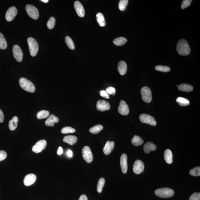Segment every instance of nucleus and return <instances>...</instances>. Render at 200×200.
Segmentation results:
<instances>
[{
	"label": "nucleus",
	"instance_id": "1",
	"mask_svg": "<svg viewBox=\"0 0 200 200\" xmlns=\"http://www.w3.org/2000/svg\"><path fill=\"white\" fill-rule=\"evenodd\" d=\"M178 53L182 56H187L191 52V49L187 41L182 39L178 42L176 47Z\"/></svg>",
	"mask_w": 200,
	"mask_h": 200
},
{
	"label": "nucleus",
	"instance_id": "2",
	"mask_svg": "<svg viewBox=\"0 0 200 200\" xmlns=\"http://www.w3.org/2000/svg\"><path fill=\"white\" fill-rule=\"evenodd\" d=\"M21 87L25 91L33 93L35 91V87L32 82L24 78H21L19 80Z\"/></svg>",
	"mask_w": 200,
	"mask_h": 200
},
{
	"label": "nucleus",
	"instance_id": "3",
	"mask_svg": "<svg viewBox=\"0 0 200 200\" xmlns=\"http://www.w3.org/2000/svg\"><path fill=\"white\" fill-rule=\"evenodd\" d=\"M155 194L158 197L163 198H167L173 197L174 191L173 189L168 188H160L155 190Z\"/></svg>",
	"mask_w": 200,
	"mask_h": 200
},
{
	"label": "nucleus",
	"instance_id": "4",
	"mask_svg": "<svg viewBox=\"0 0 200 200\" xmlns=\"http://www.w3.org/2000/svg\"><path fill=\"white\" fill-rule=\"evenodd\" d=\"M27 41L31 55L33 57L36 56L39 50L38 42L35 39L31 37L27 39Z\"/></svg>",
	"mask_w": 200,
	"mask_h": 200
},
{
	"label": "nucleus",
	"instance_id": "5",
	"mask_svg": "<svg viewBox=\"0 0 200 200\" xmlns=\"http://www.w3.org/2000/svg\"><path fill=\"white\" fill-rule=\"evenodd\" d=\"M140 93L143 101L146 103H150L152 100L151 91L150 88L145 87L141 89Z\"/></svg>",
	"mask_w": 200,
	"mask_h": 200
},
{
	"label": "nucleus",
	"instance_id": "6",
	"mask_svg": "<svg viewBox=\"0 0 200 200\" xmlns=\"http://www.w3.org/2000/svg\"><path fill=\"white\" fill-rule=\"evenodd\" d=\"M25 9L27 14L31 18L36 20L39 18V12L36 7L32 5L28 4L26 5Z\"/></svg>",
	"mask_w": 200,
	"mask_h": 200
},
{
	"label": "nucleus",
	"instance_id": "7",
	"mask_svg": "<svg viewBox=\"0 0 200 200\" xmlns=\"http://www.w3.org/2000/svg\"><path fill=\"white\" fill-rule=\"evenodd\" d=\"M139 119L143 123L150 124L152 126H156V122L154 117L146 114H142L140 116Z\"/></svg>",
	"mask_w": 200,
	"mask_h": 200
},
{
	"label": "nucleus",
	"instance_id": "8",
	"mask_svg": "<svg viewBox=\"0 0 200 200\" xmlns=\"http://www.w3.org/2000/svg\"><path fill=\"white\" fill-rule=\"evenodd\" d=\"M82 155L86 162L90 163L93 161V155L91 149L88 146L83 147L82 150Z\"/></svg>",
	"mask_w": 200,
	"mask_h": 200
},
{
	"label": "nucleus",
	"instance_id": "9",
	"mask_svg": "<svg viewBox=\"0 0 200 200\" xmlns=\"http://www.w3.org/2000/svg\"><path fill=\"white\" fill-rule=\"evenodd\" d=\"M47 145L45 140H41L36 143L32 148V150L35 153H39L46 148Z\"/></svg>",
	"mask_w": 200,
	"mask_h": 200
},
{
	"label": "nucleus",
	"instance_id": "10",
	"mask_svg": "<svg viewBox=\"0 0 200 200\" xmlns=\"http://www.w3.org/2000/svg\"><path fill=\"white\" fill-rule=\"evenodd\" d=\"M13 54L14 57L17 62H21L23 59V54L20 47L15 45L13 47Z\"/></svg>",
	"mask_w": 200,
	"mask_h": 200
},
{
	"label": "nucleus",
	"instance_id": "11",
	"mask_svg": "<svg viewBox=\"0 0 200 200\" xmlns=\"http://www.w3.org/2000/svg\"><path fill=\"white\" fill-rule=\"evenodd\" d=\"M17 11L15 7H9L6 13L5 18L7 21H11L13 20L17 14Z\"/></svg>",
	"mask_w": 200,
	"mask_h": 200
},
{
	"label": "nucleus",
	"instance_id": "12",
	"mask_svg": "<svg viewBox=\"0 0 200 200\" xmlns=\"http://www.w3.org/2000/svg\"><path fill=\"white\" fill-rule=\"evenodd\" d=\"M97 108L98 111L102 112L108 111L110 108V105L105 100H99L97 102Z\"/></svg>",
	"mask_w": 200,
	"mask_h": 200
},
{
	"label": "nucleus",
	"instance_id": "13",
	"mask_svg": "<svg viewBox=\"0 0 200 200\" xmlns=\"http://www.w3.org/2000/svg\"><path fill=\"white\" fill-rule=\"evenodd\" d=\"M145 168L144 164L142 161L137 160L135 161L133 165V171L135 174H140L144 171Z\"/></svg>",
	"mask_w": 200,
	"mask_h": 200
},
{
	"label": "nucleus",
	"instance_id": "14",
	"mask_svg": "<svg viewBox=\"0 0 200 200\" xmlns=\"http://www.w3.org/2000/svg\"><path fill=\"white\" fill-rule=\"evenodd\" d=\"M118 111L120 114L122 115H127L129 112L128 106L125 102L123 100L121 101L118 108Z\"/></svg>",
	"mask_w": 200,
	"mask_h": 200
},
{
	"label": "nucleus",
	"instance_id": "15",
	"mask_svg": "<svg viewBox=\"0 0 200 200\" xmlns=\"http://www.w3.org/2000/svg\"><path fill=\"white\" fill-rule=\"evenodd\" d=\"M74 7L76 13L80 17H83L85 14V9L80 2L76 1L74 3Z\"/></svg>",
	"mask_w": 200,
	"mask_h": 200
},
{
	"label": "nucleus",
	"instance_id": "16",
	"mask_svg": "<svg viewBox=\"0 0 200 200\" xmlns=\"http://www.w3.org/2000/svg\"><path fill=\"white\" fill-rule=\"evenodd\" d=\"M36 180V176L34 174H27L24 178L23 182L26 186H31L35 183Z\"/></svg>",
	"mask_w": 200,
	"mask_h": 200
},
{
	"label": "nucleus",
	"instance_id": "17",
	"mask_svg": "<svg viewBox=\"0 0 200 200\" xmlns=\"http://www.w3.org/2000/svg\"><path fill=\"white\" fill-rule=\"evenodd\" d=\"M127 159V156L126 154H123L121 155L120 159V164L121 170L123 174H126L127 172L128 168Z\"/></svg>",
	"mask_w": 200,
	"mask_h": 200
},
{
	"label": "nucleus",
	"instance_id": "18",
	"mask_svg": "<svg viewBox=\"0 0 200 200\" xmlns=\"http://www.w3.org/2000/svg\"><path fill=\"white\" fill-rule=\"evenodd\" d=\"M115 143L113 141H108L103 149V152L106 155H108L114 148Z\"/></svg>",
	"mask_w": 200,
	"mask_h": 200
},
{
	"label": "nucleus",
	"instance_id": "19",
	"mask_svg": "<svg viewBox=\"0 0 200 200\" xmlns=\"http://www.w3.org/2000/svg\"><path fill=\"white\" fill-rule=\"evenodd\" d=\"M59 121V119L57 117L54 115H51L49 116L48 118L45 122V124L47 126L53 127L54 126V123H57Z\"/></svg>",
	"mask_w": 200,
	"mask_h": 200
},
{
	"label": "nucleus",
	"instance_id": "20",
	"mask_svg": "<svg viewBox=\"0 0 200 200\" xmlns=\"http://www.w3.org/2000/svg\"><path fill=\"white\" fill-rule=\"evenodd\" d=\"M117 69L121 75H124L126 73L127 65L126 63L124 61H121L117 66Z\"/></svg>",
	"mask_w": 200,
	"mask_h": 200
},
{
	"label": "nucleus",
	"instance_id": "21",
	"mask_svg": "<svg viewBox=\"0 0 200 200\" xmlns=\"http://www.w3.org/2000/svg\"><path fill=\"white\" fill-rule=\"evenodd\" d=\"M157 147L155 145L151 142H148L144 145V150L146 154L150 153L151 151L155 150Z\"/></svg>",
	"mask_w": 200,
	"mask_h": 200
},
{
	"label": "nucleus",
	"instance_id": "22",
	"mask_svg": "<svg viewBox=\"0 0 200 200\" xmlns=\"http://www.w3.org/2000/svg\"><path fill=\"white\" fill-rule=\"evenodd\" d=\"M77 138L73 135L66 136L63 139L64 142L68 143V144L73 145L76 144L77 141Z\"/></svg>",
	"mask_w": 200,
	"mask_h": 200
},
{
	"label": "nucleus",
	"instance_id": "23",
	"mask_svg": "<svg viewBox=\"0 0 200 200\" xmlns=\"http://www.w3.org/2000/svg\"><path fill=\"white\" fill-rule=\"evenodd\" d=\"M164 160L168 164H171L173 162V155L169 149H167L164 151Z\"/></svg>",
	"mask_w": 200,
	"mask_h": 200
},
{
	"label": "nucleus",
	"instance_id": "24",
	"mask_svg": "<svg viewBox=\"0 0 200 200\" xmlns=\"http://www.w3.org/2000/svg\"><path fill=\"white\" fill-rule=\"evenodd\" d=\"M178 88L180 91L187 92V93L193 91V86L186 83L180 84L178 86Z\"/></svg>",
	"mask_w": 200,
	"mask_h": 200
},
{
	"label": "nucleus",
	"instance_id": "25",
	"mask_svg": "<svg viewBox=\"0 0 200 200\" xmlns=\"http://www.w3.org/2000/svg\"><path fill=\"white\" fill-rule=\"evenodd\" d=\"M18 118L17 117H13L12 119L9 121V128L11 131L15 130L17 128Z\"/></svg>",
	"mask_w": 200,
	"mask_h": 200
},
{
	"label": "nucleus",
	"instance_id": "26",
	"mask_svg": "<svg viewBox=\"0 0 200 200\" xmlns=\"http://www.w3.org/2000/svg\"><path fill=\"white\" fill-rule=\"evenodd\" d=\"M144 143V140L140 137L135 135L132 140V143L133 145L139 146L142 145Z\"/></svg>",
	"mask_w": 200,
	"mask_h": 200
},
{
	"label": "nucleus",
	"instance_id": "27",
	"mask_svg": "<svg viewBox=\"0 0 200 200\" xmlns=\"http://www.w3.org/2000/svg\"><path fill=\"white\" fill-rule=\"evenodd\" d=\"M97 22L99 26L101 27L104 26L105 25V21L103 15L101 13H98L96 15Z\"/></svg>",
	"mask_w": 200,
	"mask_h": 200
},
{
	"label": "nucleus",
	"instance_id": "28",
	"mask_svg": "<svg viewBox=\"0 0 200 200\" xmlns=\"http://www.w3.org/2000/svg\"><path fill=\"white\" fill-rule=\"evenodd\" d=\"M127 42V40L126 38L123 37H119L113 40V44L116 45L117 46H121L123 45Z\"/></svg>",
	"mask_w": 200,
	"mask_h": 200
},
{
	"label": "nucleus",
	"instance_id": "29",
	"mask_svg": "<svg viewBox=\"0 0 200 200\" xmlns=\"http://www.w3.org/2000/svg\"><path fill=\"white\" fill-rule=\"evenodd\" d=\"M103 129V126L101 125H98L91 127L89 129L90 132L93 134H98Z\"/></svg>",
	"mask_w": 200,
	"mask_h": 200
},
{
	"label": "nucleus",
	"instance_id": "30",
	"mask_svg": "<svg viewBox=\"0 0 200 200\" xmlns=\"http://www.w3.org/2000/svg\"><path fill=\"white\" fill-rule=\"evenodd\" d=\"M176 102L181 106H186L189 104L190 102L189 100L185 98L178 97L176 100Z\"/></svg>",
	"mask_w": 200,
	"mask_h": 200
},
{
	"label": "nucleus",
	"instance_id": "31",
	"mask_svg": "<svg viewBox=\"0 0 200 200\" xmlns=\"http://www.w3.org/2000/svg\"><path fill=\"white\" fill-rule=\"evenodd\" d=\"M50 115V112L48 111L45 110H42L39 111L37 113L36 116L37 118L38 119H43L46 118Z\"/></svg>",
	"mask_w": 200,
	"mask_h": 200
},
{
	"label": "nucleus",
	"instance_id": "32",
	"mask_svg": "<svg viewBox=\"0 0 200 200\" xmlns=\"http://www.w3.org/2000/svg\"><path fill=\"white\" fill-rule=\"evenodd\" d=\"M7 47V43L4 36L0 32V49L5 50Z\"/></svg>",
	"mask_w": 200,
	"mask_h": 200
},
{
	"label": "nucleus",
	"instance_id": "33",
	"mask_svg": "<svg viewBox=\"0 0 200 200\" xmlns=\"http://www.w3.org/2000/svg\"><path fill=\"white\" fill-rule=\"evenodd\" d=\"M66 44L70 50H74L75 48L73 40L69 36H67L65 38Z\"/></svg>",
	"mask_w": 200,
	"mask_h": 200
},
{
	"label": "nucleus",
	"instance_id": "34",
	"mask_svg": "<svg viewBox=\"0 0 200 200\" xmlns=\"http://www.w3.org/2000/svg\"><path fill=\"white\" fill-rule=\"evenodd\" d=\"M128 0H121L119 3V8L121 11H124L128 4Z\"/></svg>",
	"mask_w": 200,
	"mask_h": 200
},
{
	"label": "nucleus",
	"instance_id": "35",
	"mask_svg": "<svg viewBox=\"0 0 200 200\" xmlns=\"http://www.w3.org/2000/svg\"><path fill=\"white\" fill-rule=\"evenodd\" d=\"M105 183V179L103 178L100 179L98 182L97 186V191L98 193H101Z\"/></svg>",
	"mask_w": 200,
	"mask_h": 200
},
{
	"label": "nucleus",
	"instance_id": "36",
	"mask_svg": "<svg viewBox=\"0 0 200 200\" xmlns=\"http://www.w3.org/2000/svg\"><path fill=\"white\" fill-rule=\"evenodd\" d=\"M155 69L157 71L164 72H169L170 71V69L168 66H164L162 65L156 66Z\"/></svg>",
	"mask_w": 200,
	"mask_h": 200
},
{
	"label": "nucleus",
	"instance_id": "37",
	"mask_svg": "<svg viewBox=\"0 0 200 200\" xmlns=\"http://www.w3.org/2000/svg\"><path fill=\"white\" fill-rule=\"evenodd\" d=\"M189 174L191 176H200V167H196L193 169L190 170Z\"/></svg>",
	"mask_w": 200,
	"mask_h": 200
},
{
	"label": "nucleus",
	"instance_id": "38",
	"mask_svg": "<svg viewBox=\"0 0 200 200\" xmlns=\"http://www.w3.org/2000/svg\"><path fill=\"white\" fill-rule=\"evenodd\" d=\"M75 129L72 127L66 126L63 128L61 131V132L63 134H67V133H73L75 132Z\"/></svg>",
	"mask_w": 200,
	"mask_h": 200
},
{
	"label": "nucleus",
	"instance_id": "39",
	"mask_svg": "<svg viewBox=\"0 0 200 200\" xmlns=\"http://www.w3.org/2000/svg\"><path fill=\"white\" fill-rule=\"evenodd\" d=\"M55 19L54 17H50L47 23V26L48 28L52 29L54 28L55 24Z\"/></svg>",
	"mask_w": 200,
	"mask_h": 200
},
{
	"label": "nucleus",
	"instance_id": "40",
	"mask_svg": "<svg viewBox=\"0 0 200 200\" xmlns=\"http://www.w3.org/2000/svg\"><path fill=\"white\" fill-rule=\"evenodd\" d=\"M192 2V0H183L182 1L181 6V8L182 9H184L189 7L191 5Z\"/></svg>",
	"mask_w": 200,
	"mask_h": 200
},
{
	"label": "nucleus",
	"instance_id": "41",
	"mask_svg": "<svg viewBox=\"0 0 200 200\" xmlns=\"http://www.w3.org/2000/svg\"><path fill=\"white\" fill-rule=\"evenodd\" d=\"M189 200H200V193H195L190 197Z\"/></svg>",
	"mask_w": 200,
	"mask_h": 200
},
{
	"label": "nucleus",
	"instance_id": "42",
	"mask_svg": "<svg viewBox=\"0 0 200 200\" xmlns=\"http://www.w3.org/2000/svg\"><path fill=\"white\" fill-rule=\"evenodd\" d=\"M106 91L108 94L114 95L116 93V89L112 87H109L106 89Z\"/></svg>",
	"mask_w": 200,
	"mask_h": 200
},
{
	"label": "nucleus",
	"instance_id": "43",
	"mask_svg": "<svg viewBox=\"0 0 200 200\" xmlns=\"http://www.w3.org/2000/svg\"><path fill=\"white\" fill-rule=\"evenodd\" d=\"M7 156L6 152L3 150H0V161L4 160Z\"/></svg>",
	"mask_w": 200,
	"mask_h": 200
},
{
	"label": "nucleus",
	"instance_id": "44",
	"mask_svg": "<svg viewBox=\"0 0 200 200\" xmlns=\"http://www.w3.org/2000/svg\"><path fill=\"white\" fill-rule=\"evenodd\" d=\"M100 95H101L102 97L105 98L109 99V95L106 91H105L104 90H102V91L100 92Z\"/></svg>",
	"mask_w": 200,
	"mask_h": 200
},
{
	"label": "nucleus",
	"instance_id": "45",
	"mask_svg": "<svg viewBox=\"0 0 200 200\" xmlns=\"http://www.w3.org/2000/svg\"><path fill=\"white\" fill-rule=\"evenodd\" d=\"M4 119V116L3 112L0 109V123L3 122Z\"/></svg>",
	"mask_w": 200,
	"mask_h": 200
},
{
	"label": "nucleus",
	"instance_id": "46",
	"mask_svg": "<svg viewBox=\"0 0 200 200\" xmlns=\"http://www.w3.org/2000/svg\"><path fill=\"white\" fill-rule=\"evenodd\" d=\"M79 200H88V199L87 196L83 194L80 196Z\"/></svg>",
	"mask_w": 200,
	"mask_h": 200
},
{
	"label": "nucleus",
	"instance_id": "47",
	"mask_svg": "<svg viewBox=\"0 0 200 200\" xmlns=\"http://www.w3.org/2000/svg\"><path fill=\"white\" fill-rule=\"evenodd\" d=\"M67 155L68 157H72V156H73V152H72L71 150H69L67 152Z\"/></svg>",
	"mask_w": 200,
	"mask_h": 200
},
{
	"label": "nucleus",
	"instance_id": "48",
	"mask_svg": "<svg viewBox=\"0 0 200 200\" xmlns=\"http://www.w3.org/2000/svg\"><path fill=\"white\" fill-rule=\"evenodd\" d=\"M63 152V150L61 147H59L58 148V150L57 152V154L59 155H61Z\"/></svg>",
	"mask_w": 200,
	"mask_h": 200
},
{
	"label": "nucleus",
	"instance_id": "49",
	"mask_svg": "<svg viewBox=\"0 0 200 200\" xmlns=\"http://www.w3.org/2000/svg\"><path fill=\"white\" fill-rule=\"evenodd\" d=\"M41 1L45 3H48L49 1L48 0H41Z\"/></svg>",
	"mask_w": 200,
	"mask_h": 200
}]
</instances>
